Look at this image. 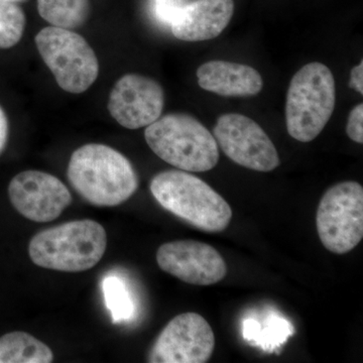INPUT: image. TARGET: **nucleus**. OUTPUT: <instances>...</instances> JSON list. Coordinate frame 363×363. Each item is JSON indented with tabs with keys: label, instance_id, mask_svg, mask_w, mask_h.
Segmentation results:
<instances>
[{
	"label": "nucleus",
	"instance_id": "f3484780",
	"mask_svg": "<svg viewBox=\"0 0 363 363\" xmlns=\"http://www.w3.org/2000/svg\"><path fill=\"white\" fill-rule=\"evenodd\" d=\"M294 333L293 326L283 318H267L264 324L253 319L245 320L243 336L245 340L253 341L264 350H272Z\"/></svg>",
	"mask_w": 363,
	"mask_h": 363
},
{
	"label": "nucleus",
	"instance_id": "9d476101",
	"mask_svg": "<svg viewBox=\"0 0 363 363\" xmlns=\"http://www.w3.org/2000/svg\"><path fill=\"white\" fill-rule=\"evenodd\" d=\"M9 196L23 217L39 223L56 220L73 200L63 182L40 171L21 172L13 177Z\"/></svg>",
	"mask_w": 363,
	"mask_h": 363
},
{
	"label": "nucleus",
	"instance_id": "6e6552de",
	"mask_svg": "<svg viewBox=\"0 0 363 363\" xmlns=\"http://www.w3.org/2000/svg\"><path fill=\"white\" fill-rule=\"evenodd\" d=\"M213 136L231 161L257 172H271L279 166L278 150L266 131L250 117L228 113L219 117Z\"/></svg>",
	"mask_w": 363,
	"mask_h": 363
},
{
	"label": "nucleus",
	"instance_id": "2eb2a0df",
	"mask_svg": "<svg viewBox=\"0 0 363 363\" xmlns=\"http://www.w3.org/2000/svg\"><path fill=\"white\" fill-rule=\"evenodd\" d=\"M49 346L26 332H11L0 337V363H50Z\"/></svg>",
	"mask_w": 363,
	"mask_h": 363
},
{
	"label": "nucleus",
	"instance_id": "1a4fd4ad",
	"mask_svg": "<svg viewBox=\"0 0 363 363\" xmlns=\"http://www.w3.org/2000/svg\"><path fill=\"white\" fill-rule=\"evenodd\" d=\"M215 337L204 317L188 312L171 320L150 351V363H204L213 354Z\"/></svg>",
	"mask_w": 363,
	"mask_h": 363
},
{
	"label": "nucleus",
	"instance_id": "20e7f679",
	"mask_svg": "<svg viewBox=\"0 0 363 363\" xmlns=\"http://www.w3.org/2000/svg\"><path fill=\"white\" fill-rule=\"evenodd\" d=\"M145 138L160 159L182 171L202 173L218 164V145L213 135L188 114L160 117L147 126Z\"/></svg>",
	"mask_w": 363,
	"mask_h": 363
},
{
	"label": "nucleus",
	"instance_id": "423d86ee",
	"mask_svg": "<svg viewBox=\"0 0 363 363\" xmlns=\"http://www.w3.org/2000/svg\"><path fill=\"white\" fill-rule=\"evenodd\" d=\"M35 45L62 89L80 94L96 80L99 73L96 55L78 33L48 26L38 33Z\"/></svg>",
	"mask_w": 363,
	"mask_h": 363
},
{
	"label": "nucleus",
	"instance_id": "4be33fe9",
	"mask_svg": "<svg viewBox=\"0 0 363 363\" xmlns=\"http://www.w3.org/2000/svg\"><path fill=\"white\" fill-rule=\"evenodd\" d=\"M350 86L353 90L363 94V61L351 71Z\"/></svg>",
	"mask_w": 363,
	"mask_h": 363
},
{
	"label": "nucleus",
	"instance_id": "39448f33",
	"mask_svg": "<svg viewBox=\"0 0 363 363\" xmlns=\"http://www.w3.org/2000/svg\"><path fill=\"white\" fill-rule=\"evenodd\" d=\"M335 80L322 63L307 64L293 76L286 101L289 135L301 143L317 138L335 108Z\"/></svg>",
	"mask_w": 363,
	"mask_h": 363
},
{
	"label": "nucleus",
	"instance_id": "6ab92c4d",
	"mask_svg": "<svg viewBox=\"0 0 363 363\" xmlns=\"http://www.w3.org/2000/svg\"><path fill=\"white\" fill-rule=\"evenodd\" d=\"M26 26V16L20 6L0 0V49H9L20 42Z\"/></svg>",
	"mask_w": 363,
	"mask_h": 363
},
{
	"label": "nucleus",
	"instance_id": "f257e3e1",
	"mask_svg": "<svg viewBox=\"0 0 363 363\" xmlns=\"http://www.w3.org/2000/svg\"><path fill=\"white\" fill-rule=\"evenodd\" d=\"M67 176L76 192L97 207L118 206L138 188V177L128 157L100 143L76 150L69 161Z\"/></svg>",
	"mask_w": 363,
	"mask_h": 363
},
{
	"label": "nucleus",
	"instance_id": "ddd939ff",
	"mask_svg": "<svg viewBox=\"0 0 363 363\" xmlns=\"http://www.w3.org/2000/svg\"><path fill=\"white\" fill-rule=\"evenodd\" d=\"M233 13V0H197L186 4L169 26L178 40L202 42L218 37Z\"/></svg>",
	"mask_w": 363,
	"mask_h": 363
},
{
	"label": "nucleus",
	"instance_id": "7ed1b4c3",
	"mask_svg": "<svg viewBox=\"0 0 363 363\" xmlns=\"http://www.w3.org/2000/svg\"><path fill=\"white\" fill-rule=\"evenodd\" d=\"M107 234L91 219L66 222L35 234L28 255L35 266L64 272L88 271L104 257Z\"/></svg>",
	"mask_w": 363,
	"mask_h": 363
},
{
	"label": "nucleus",
	"instance_id": "a211bd4d",
	"mask_svg": "<svg viewBox=\"0 0 363 363\" xmlns=\"http://www.w3.org/2000/svg\"><path fill=\"white\" fill-rule=\"evenodd\" d=\"M101 289L112 322L117 324L130 321L135 315V306L125 281L116 274H109L102 279Z\"/></svg>",
	"mask_w": 363,
	"mask_h": 363
},
{
	"label": "nucleus",
	"instance_id": "5701e85b",
	"mask_svg": "<svg viewBox=\"0 0 363 363\" xmlns=\"http://www.w3.org/2000/svg\"><path fill=\"white\" fill-rule=\"evenodd\" d=\"M7 138H9V121L4 109L0 106V154L6 147Z\"/></svg>",
	"mask_w": 363,
	"mask_h": 363
},
{
	"label": "nucleus",
	"instance_id": "0eeeda50",
	"mask_svg": "<svg viewBox=\"0 0 363 363\" xmlns=\"http://www.w3.org/2000/svg\"><path fill=\"white\" fill-rule=\"evenodd\" d=\"M316 225L322 245L329 252L345 255L363 238V188L347 181L325 192L317 209Z\"/></svg>",
	"mask_w": 363,
	"mask_h": 363
},
{
	"label": "nucleus",
	"instance_id": "dca6fc26",
	"mask_svg": "<svg viewBox=\"0 0 363 363\" xmlns=\"http://www.w3.org/2000/svg\"><path fill=\"white\" fill-rule=\"evenodd\" d=\"M40 16L52 26L79 28L90 13L89 0H38Z\"/></svg>",
	"mask_w": 363,
	"mask_h": 363
},
{
	"label": "nucleus",
	"instance_id": "f8f14e48",
	"mask_svg": "<svg viewBox=\"0 0 363 363\" xmlns=\"http://www.w3.org/2000/svg\"><path fill=\"white\" fill-rule=\"evenodd\" d=\"M164 106L162 86L138 74H128L119 79L109 95L111 116L128 130H138L155 123L161 117Z\"/></svg>",
	"mask_w": 363,
	"mask_h": 363
},
{
	"label": "nucleus",
	"instance_id": "f03ea898",
	"mask_svg": "<svg viewBox=\"0 0 363 363\" xmlns=\"http://www.w3.org/2000/svg\"><path fill=\"white\" fill-rule=\"evenodd\" d=\"M150 189L164 209L199 230L221 233L233 218V210L225 199L188 172H162L152 178Z\"/></svg>",
	"mask_w": 363,
	"mask_h": 363
},
{
	"label": "nucleus",
	"instance_id": "9b49d317",
	"mask_svg": "<svg viewBox=\"0 0 363 363\" xmlns=\"http://www.w3.org/2000/svg\"><path fill=\"white\" fill-rule=\"evenodd\" d=\"M162 271L194 286L219 283L227 274L220 253L211 245L196 240H176L164 243L157 252Z\"/></svg>",
	"mask_w": 363,
	"mask_h": 363
},
{
	"label": "nucleus",
	"instance_id": "412c9836",
	"mask_svg": "<svg viewBox=\"0 0 363 363\" xmlns=\"http://www.w3.org/2000/svg\"><path fill=\"white\" fill-rule=\"evenodd\" d=\"M346 133L351 140L357 143H363V105L358 104L351 111L348 116Z\"/></svg>",
	"mask_w": 363,
	"mask_h": 363
},
{
	"label": "nucleus",
	"instance_id": "4468645a",
	"mask_svg": "<svg viewBox=\"0 0 363 363\" xmlns=\"http://www.w3.org/2000/svg\"><path fill=\"white\" fill-rule=\"evenodd\" d=\"M202 89L221 96H253L264 86L262 76L252 67L226 61H210L197 70Z\"/></svg>",
	"mask_w": 363,
	"mask_h": 363
},
{
	"label": "nucleus",
	"instance_id": "b1692460",
	"mask_svg": "<svg viewBox=\"0 0 363 363\" xmlns=\"http://www.w3.org/2000/svg\"><path fill=\"white\" fill-rule=\"evenodd\" d=\"M2 1L13 2V4H16V2L25 1V0H2Z\"/></svg>",
	"mask_w": 363,
	"mask_h": 363
},
{
	"label": "nucleus",
	"instance_id": "aec40b11",
	"mask_svg": "<svg viewBox=\"0 0 363 363\" xmlns=\"http://www.w3.org/2000/svg\"><path fill=\"white\" fill-rule=\"evenodd\" d=\"M185 0H152L155 16L164 25L171 26L181 9L186 6Z\"/></svg>",
	"mask_w": 363,
	"mask_h": 363
}]
</instances>
